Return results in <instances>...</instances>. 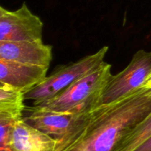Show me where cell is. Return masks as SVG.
Returning a JSON list of instances; mask_svg holds the SVG:
<instances>
[{
    "mask_svg": "<svg viewBox=\"0 0 151 151\" xmlns=\"http://www.w3.org/2000/svg\"><path fill=\"white\" fill-rule=\"evenodd\" d=\"M151 114V88L141 89L91 111L76 139L63 151H113Z\"/></svg>",
    "mask_w": 151,
    "mask_h": 151,
    "instance_id": "obj_1",
    "label": "cell"
},
{
    "mask_svg": "<svg viewBox=\"0 0 151 151\" xmlns=\"http://www.w3.org/2000/svg\"><path fill=\"white\" fill-rule=\"evenodd\" d=\"M111 76V65L104 61L58 94L34 106L58 111H91L99 105L100 96Z\"/></svg>",
    "mask_w": 151,
    "mask_h": 151,
    "instance_id": "obj_2",
    "label": "cell"
},
{
    "mask_svg": "<svg viewBox=\"0 0 151 151\" xmlns=\"http://www.w3.org/2000/svg\"><path fill=\"white\" fill-rule=\"evenodd\" d=\"M92 110L81 112L58 111L32 106L26 108L27 114L24 115L23 119L55 139L58 142L57 151H63L81 134Z\"/></svg>",
    "mask_w": 151,
    "mask_h": 151,
    "instance_id": "obj_3",
    "label": "cell"
},
{
    "mask_svg": "<svg viewBox=\"0 0 151 151\" xmlns=\"http://www.w3.org/2000/svg\"><path fill=\"white\" fill-rule=\"evenodd\" d=\"M109 47L104 46L95 53L58 66L41 83L25 94L26 100H32V105L37 106L56 96L75 81L100 66L104 62Z\"/></svg>",
    "mask_w": 151,
    "mask_h": 151,
    "instance_id": "obj_4",
    "label": "cell"
},
{
    "mask_svg": "<svg viewBox=\"0 0 151 151\" xmlns=\"http://www.w3.org/2000/svg\"><path fill=\"white\" fill-rule=\"evenodd\" d=\"M150 73L151 51L138 50L123 70L112 75L100 96L99 105L113 103L141 89Z\"/></svg>",
    "mask_w": 151,
    "mask_h": 151,
    "instance_id": "obj_5",
    "label": "cell"
},
{
    "mask_svg": "<svg viewBox=\"0 0 151 151\" xmlns=\"http://www.w3.org/2000/svg\"><path fill=\"white\" fill-rule=\"evenodd\" d=\"M44 24L25 2L16 10L0 7V41H42Z\"/></svg>",
    "mask_w": 151,
    "mask_h": 151,
    "instance_id": "obj_6",
    "label": "cell"
},
{
    "mask_svg": "<svg viewBox=\"0 0 151 151\" xmlns=\"http://www.w3.org/2000/svg\"><path fill=\"white\" fill-rule=\"evenodd\" d=\"M52 47L43 41H0V59L50 67Z\"/></svg>",
    "mask_w": 151,
    "mask_h": 151,
    "instance_id": "obj_7",
    "label": "cell"
},
{
    "mask_svg": "<svg viewBox=\"0 0 151 151\" xmlns=\"http://www.w3.org/2000/svg\"><path fill=\"white\" fill-rule=\"evenodd\" d=\"M48 69V66L0 59V83L27 94L45 79Z\"/></svg>",
    "mask_w": 151,
    "mask_h": 151,
    "instance_id": "obj_8",
    "label": "cell"
},
{
    "mask_svg": "<svg viewBox=\"0 0 151 151\" xmlns=\"http://www.w3.org/2000/svg\"><path fill=\"white\" fill-rule=\"evenodd\" d=\"M58 142L55 139L25 122L18 119L10 133L11 151H57Z\"/></svg>",
    "mask_w": 151,
    "mask_h": 151,
    "instance_id": "obj_9",
    "label": "cell"
},
{
    "mask_svg": "<svg viewBox=\"0 0 151 151\" xmlns=\"http://www.w3.org/2000/svg\"><path fill=\"white\" fill-rule=\"evenodd\" d=\"M25 93L7 84L0 83V116L20 119L25 111Z\"/></svg>",
    "mask_w": 151,
    "mask_h": 151,
    "instance_id": "obj_10",
    "label": "cell"
},
{
    "mask_svg": "<svg viewBox=\"0 0 151 151\" xmlns=\"http://www.w3.org/2000/svg\"><path fill=\"white\" fill-rule=\"evenodd\" d=\"M151 136V114L127 134L113 151H134Z\"/></svg>",
    "mask_w": 151,
    "mask_h": 151,
    "instance_id": "obj_11",
    "label": "cell"
},
{
    "mask_svg": "<svg viewBox=\"0 0 151 151\" xmlns=\"http://www.w3.org/2000/svg\"><path fill=\"white\" fill-rule=\"evenodd\" d=\"M134 151H151V136Z\"/></svg>",
    "mask_w": 151,
    "mask_h": 151,
    "instance_id": "obj_12",
    "label": "cell"
},
{
    "mask_svg": "<svg viewBox=\"0 0 151 151\" xmlns=\"http://www.w3.org/2000/svg\"><path fill=\"white\" fill-rule=\"evenodd\" d=\"M142 88H151V73L150 74V75L148 76L147 79L146 80L145 83L143 85Z\"/></svg>",
    "mask_w": 151,
    "mask_h": 151,
    "instance_id": "obj_13",
    "label": "cell"
}]
</instances>
